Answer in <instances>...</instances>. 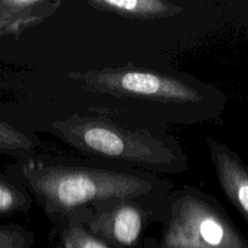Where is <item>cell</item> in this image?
Instances as JSON below:
<instances>
[{
	"mask_svg": "<svg viewBox=\"0 0 248 248\" xmlns=\"http://www.w3.org/2000/svg\"><path fill=\"white\" fill-rule=\"evenodd\" d=\"M27 176L51 223L113 199L164 202L171 186L170 182L144 171H119L58 160L31 162Z\"/></svg>",
	"mask_w": 248,
	"mask_h": 248,
	"instance_id": "cell-1",
	"label": "cell"
},
{
	"mask_svg": "<svg viewBox=\"0 0 248 248\" xmlns=\"http://www.w3.org/2000/svg\"><path fill=\"white\" fill-rule=\"evenodd\" d=\"M50 131L63 143L93 159L153 174H177L188 169L186 155L178 147L148 130L124 126L107 115L74 114L53 121Z\"/></svg>",
	"mask_w": 248,
	"mask_h": 248,
	"instance_id": "cell-2",
	"label": "cell"
},
{
	"mask_svg": "<svg viewBox=\"0 0 248 248\" xmlns=\"http://www.w3.org/2000/svg\"><path fill=\"white\" fill-rule=\"evenodd\" d=\"M160 248H248V240L222 203L190 186L171 191L165 201Z\"/></svg>",
	"mask_w": 248,
	"mask_h": 248,
	"instance_id": "cell-3",
	"label": "cell"
},
{
	"mask_svg": "<svg viewBox=\"0 0 248 248\" xmlns=\"http://www.w3.org/2000/svg\"><path fill=\"white\" fill-rule=\"evenodd\" d=\"M68 79L94 93L166 106H194L212 99L215 90L193 78L133 67L69 72Z\"/></svg>",
	"mask_w": 248,
	"mask_h": 248,
	"instance_id": "cell-4",
	"label": "cell"
},
{
	"mask_svg": "<svg viewBox=\"0 0 248 248\" xmlns=\"http://www.w3.org/2000/svg\"><path fill=\"white\" fill-rule=\"evenodd\" d=\"M165 201L113 199L81 208V212L85 227L111 248H142L147 228L164 219Z\"/></svg>",
	"mask_w": 248,
	"mask_h": 248,
	"instance_id": "cell-5",
	"label": "cell"
},
{
	"mask_svg": "<svg viewBox=\"0 0 248 248\" xmlns=\"http://www.w3.org/2000/svg\"><path fill=\"white\" fill-rule=\"evenodd\" d=\"M206 144L220 189L248 224V166L225 143L207 137Z\"/></svg>",
	"mask_w": 248,
	"mask_h": 248,
	"instance_id": "cell-6",
	"label": "cell"
},
{
	"mask_svg": "<svg viewBox=\"0 0 248 248\" xmlns=\"http://www.w3.org/2000/svg\"><path fill=\"white\" fill-rule=\"evenodd\" d=\"M86 4L97 11L142 21L170 18L183 12L182 6L165 0H87Z\"/></svg>",
	"mask_w": 248,
	"mask_h": 248,
	"instance_id": "cell-7",
	"label": "cell"
},
{
	"mask_svg": "<svg viewBox=\"0 0 248 248\" xmlns=\"http://www.w3.org/2000/svg\"><path fill=\"white\" fill-rule=\"evenodd\" d=\"M50 245L51 248H111L85 227L81 210L52 222Z\"/></svg>",
	"mask_w": 248,
	"mask_h": 248,
	"instance_id": "cell-8",
	"label": "cell"
},
{
	"mask_svg": "<svg viewBox=\"0 0 248 248\" xmlns=\"http://www.w3.org/2000/svg\"><path fill=\"white\" fill-rule=\"evenodd\" d=\"M21 200L27 201V199L17 195L16 191L11 190L7 186L0 184V212H6V211L14 210L19 203H23L24 205V202H21Z\"/></svg>",
	"mask_w": 248,
	"mask_h": 248,
	"instance_id": "cell-9",
	"label": "cell"
},
{
	"mask_svg": "<svg viewBox=\"0 0 248 248\" xmlns=\"http://www.w3.org/2000/svg\"><path fill=\"white\" fill-rule=\"evenodd\" d=\"M142 248H160L159 245H157V240L154 239V237L145 236L144 240H143V246Z\"/></svg>",
	"mask_w": 248,
	"mask_h": 248,
	"instance_id": "cell-10",
	"label": "cell"
},
{
	"mask_svg": "<svg viewBox=\"0 0 248 248\" xmlns=\"http://www.w3.org/2000/svg\"><path fill=\"white\" fill-rule=\"evenodd\" d=\"M6 248H29L27 246H14V247H6Z\"/></svg>",
	"mask_w": 248,
	"mask_h": 248,
	"instance_id": "cell-11",
	"label": "cell"
}]
</instances>
